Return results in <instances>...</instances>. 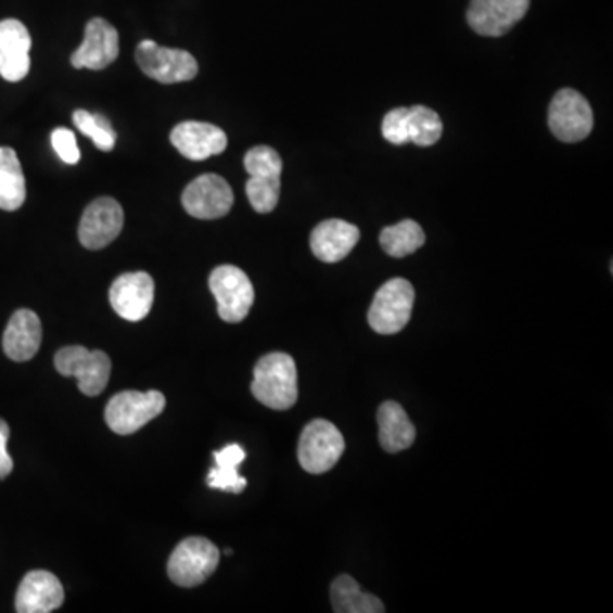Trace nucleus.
I'll return each mask as SVG.
<instances>
[{
	"label": "nucleus",
	"instance_id": "f257e3e1",
	"mask_svg": "<svg viewBox=\"0 0 613 613\" xmlns=\"http://www.w3.org/2000/svg\"><path fill=\"white\" fill-rule=\"evenodd\" d=\"M251 391L266 408L274 411L293 408L298 399L297 365L286 353H269L254 368Z\"/></svg>",
	"mask_w": 613,
	"mask_h": 613
},
{
	"label": "nucleus",
	"instance_id": "f03ea898",
	"mask_svg": "<svg viewBox=\"0 0 613 613\" xmlns=\"http://www.w3.org/2000/svg\"><path fill=\"white\" fill-rule=\"evenodd\" d=\"M220 562V550L208 538L188 537L178 544L167 562L170 582L194 588L210 578Z\"/></svg>",
	"mask_w": 613,
	"mask_h": 613
},
{
	"label": "nucleus",
	"instance_id": "7ed1b4c3",
	"mask_svg": "<svg viewBox=\"0 0 613 613\" xmlns=\"http://www.w3.org/2000/svg\"><path fill=\"white\" fill-rule=\"evenodd\" d=\"M166 408L163 392L125 391L119 392L106 406L107 426L118 435H131L155 420Z\"/></svg>",
	"mask_w": 613,
	"mask_h": 613
},
{
	"label": "nucleus",
	"instance_id": "20e7f679",
	"mask_svg": "<svg viewBox=\"0 0 613 613\" xmlns=\"http://www.w3.org/2000/svg\"><path fill=\"white\" fill-rule=\"evenodd\" d=\"M414 289L404 278L388 280L375 293L368 310V324L379 334H397L408 325L414 305Z\"/></svg>",
	"mask_w": 613,
	"mask_h": 613
},
{
	"label": "nucleus",
	"instance_id": "39448f33",
	"mask_svg": "<svg viewBox=\"0 0 613 613\" xmlns=\"http://www.w3.org/2000/svg\"><path fill=\"white\" fill-rule=\"evenodd\" d=\"M345 436L328 420L310 421L298 439V462L309 474H324L345 451Z\"/></svg>",
	"mask_w": 613,
	"mask_h": 613
},
{
	"label": "nucleus",
	"instance_id": "423d86ee",
	"mask_svg": "<svg viewBox=\"0 0 613 613\" xmlns=\"http://www.w3.org/2000/svg\"><path fill=\"white\" fill-rule=\"evenodd\" d=\"M208 285L222 321L230 324L244 321L254 304V286L250 277L238 266H217L212 271Z\"/></svg>",
	"mask_w": 613,
	"mask_h": 613
},
{
	"label": "nucleus",
	"instance_id": "0eeeda50",
	"mask_svg": "<svg viewBox=\"0 0 613 613\" xmlns=\"http://www.w3.org/2000/svg\"><path fill=\"white\" fill-rule=\"evenodd\" d=\"M140 71L161 84H179L199 76V62L187 50L158 47L155 41L143 40L135 53Z\"/></svg>",
	"mask_w": 613,
	"mask_h": 613
},
{
	"label": "nucleus",
	"instance_id": "6e6552de",
	"mask_svg": "<svg viewBox=\"0 0 613 613\" xmlns=\"http://www.w3.org/2000/svg\"><path fill=\"white\" fill-rule=\"evenodd\" d=\"M55 368L60 375L77 379L80 392L86 396H100L112 375V360L104 352H89L84 346H67L55 355Z\"/></svg>",
	"mask_w": 613,
	"mask_h": 613
},
{
	"label": "nucleus",
	"instance_id": "1a4fd4ad",
	"mask_svg": "<svg viewBox=\"0 0 613 613\" xmlns=\"http://www.w3.org/2000/svg\"><path fill=\"white\" fill-rule=\"evenodd\" d=\"M549 127L561 142L585 140L593 128V112L585 95L574 89L559 91L550 103Z\"/></svg>",
	"mask_w": 613,
	"mask_h": 613
},
{
	"label": "nucleus",
	"instance_id": "9d476101",
	"mask_svg": "<svg viewBox=\"0 0 613 613\" xmlns=\"http://www.w3.org/2000/svg\"><path fill=\"white\" fill-rule=\"evenodd\" d=\"M181 202L191 217L215 220L229 214L234 205V191L220 176L203 175L184 188Z\"/></svg>",
	"mask_w": 613,
	"mask_h": 613
},
{
	"label": "nucleus",
	"instance_id": "9b49d317",
	"mask_svg": "<svg viewBox=\"0 0 613 613\" xmlns=\"http://www.w3.org/2000/svg\"><path fill=\"white\" fill-rule=\"evenodd\" d=\"M125 214L112 196L89 203L79 224V241L86 250L100 251L122 234Z\"/></svg>",
	"mask_w": 613,
	"mask_h": 613
},
{
	"label": "nucleus",
	"instance_id": "f8f14e48",
	"mask_svg": "<svg viewBox=\"0 0 613 613\" xmlns=\"http://www.w3.org/2000/svg\"><path fill=\"white\" fill-rule=\"evenodd\" d=\"M155 298V283L145 271L125 273L113 281L110 302L122 319L139 322L151 312Z\"/></svg>",
	"mask_w": 613,
	"mask_h": 613
},
{
	"label": "nucleus",
	"instance_id": "ddd939ff",
	"mask_svg": "<svg viewBox=\"0 0 613 613\" xmlns=\"http://www.w3.org/2000/svg\"><path fill=\"white\" fill-rule=\"evenodd\" d=\"M118 55L119 36L115 26L103 17H94L86 26L82 44L72 53L71 64L76 68L103 71L110 67Z\"/></svg>",
	"mask_w": 613,
	"mask_h": 613
},
{
	"label": "nucleus",
	"instance_id": "4468645a",
	"mask_svg": "<svg viewBox=\"0 0 613 613\" xmlns=\"http://www.w3.org/2000/svg\"><path fill=\"white\" fill-rule=\"evenodd\" d=\"M531 0H471L468 21L477 35L502 36L525 17Z\"/></svg>",
	"mask_w": 613,
	"mask_h": 613
},
{
	"label": "nucleus",
	"instance_id": "2eb2a0df",
	"mask_svg": "<svg viewBox=\"0 0 613 613\" xmlns=\"http://www.w3.org/2000/svg\"><path fill=\"white\" fill-rule=\"evenodd\" d=\"M170 143L182 157L205 161L226 151L227 135L212 123L182 122L170 131Z\"/></svg>",
	"mask_w": 613,
	"mask_h": 613
},
{
	"label": "nucleus",
	"instance_id": "dca6fc26",
	"mask_svg": "<svg viewBox=\"0 0 613 613\" xmlns=\"http://www.w3.org/2000/svg\"><path fill=\"white\" fill-rule=\"evenodd\" d=\"M31 36L17 20L0 21V76L8 82H20L28 76Z\"/></svg>",
	"mask_w": 613,
	"mask_h": 613
},
{
	"label": "nucleus",
	"instance_id": "f3484780",
	"mask_svg": "<svg viewBox=\"0 0 613 613\" xmlns=\"http://www.w3.org/2000/svg\"><path fill=\"white\" fill-rule=\"evenodd\" d=\"M64 586L55 574L31 571L24 576L16 595L20 613H50L64 603Z\"/></svg>",
	"mask_w": 613,
	"mask_h": 613
},
{
	"label": "nucleus",
	"instance_id": "a211bd4d",
	"mask_svg": "<svg viewBox=\"0 0 613 613\" xmlns=\"http://www.w3.org/2000/svg\"><path fill=\"white\" fill-rule=\"evenodd\" d=\"M360 241V230L345 220H324L312 230L310 250L322 263H340Z\"/></svg>",
	"mask_w": 613,
	"mask_h": 613
},
{
	"label": "nucleus",
	"instance_id": "6ab92c4d",
	"mask_svg": "<svg viewBox=\"0 0 613 613\" xmlns=\"http://www.w3.org/2000/svg\"><path fill=\"white\" fill-rule=\"evenodd\" d=\"M43 329L40 317L33 310L20 309L12 314L4 331V353L12 361H29L41 346Z\"/></svg>",
	"mask_w": 613,
	"mask_h": 613
},
{
	"label": "nucleus",
	"instance_id": "aec40b11",
	"mask_svg": "<svg viewBox=\"0 0 613 613\" xmlns=\"http://www.w3.org/2000/svg\"><path fill=\"white\" fill-rule=\"evenodd\" d=\"M380 445L388 454L406 450L416 439L414 424L409 420L400 404L387 400L376 412Z\"/></svg>",
	"mask_w": 613,
	"mask_h": 613
},
{
	"label": "nucleus",
	"instance_id": "412c9836",
	"mask_svg": "<svg viewBox=\"0 0 613 613\" xmlns=\"http://www.w3.org/2000/svg\"><path fill=\"white\" fill-rule=\"evenodd\" d=\"M26 202V178L16 152L0 146V210L16 212Z\"/></svg>",
	"mask_w": 613,
	"mask_h": 613
},
{
	"label": "nucleus",
	"instance_id": "4be33fe9",
	"mask_svg": "<svg viewBox=\"0 0 613 613\" xmlns=\"http://www.w3.org/2000/svg\"><path fill=\"white\" fill-rule=\"evenodd\" d=\"M215 468L208 474V487L226 490L232 495H241L247 486V481L239 475V465L245 459V451L241 445H227L222 450L215 451Z\"/></svg>",
	"mask_w": 613,
	"mask_h": 613
},
{
	"label": "nucleus",
	"instance_id": "5701e85b",
	"mask_svg": "<svg viewBox=\"0 0 613 613\" xmlns=\"http://www.w3.org/2000/svg\"><path fill=\"white\" fill-rule=\"evenodd\" d=\"M331 603L336 613L385 612L384 603L373 595L365 593L348 574H341L331 585Z\"/></svg>",
	"mask_w": 613,
	"mask_h": 613
},
{
	"label": "nucleus",
	"instance_id": "b1692460",
	"mask_svg": "<svg viewBox=\"0 0 613 613\" xmlns=\"http://www.w3.org/2000/svg\"><path fill=\"white\" fill-rule=\"evenodd\" d=\"M426 241L423 229L414 220H403L397 226L387 227L380 234L382 250L392 257H406L416 253Z\"/></svg>",
	"mask_w": 613,
	"mask_h": 613
},
{
	"label": "nucleus",
	"instance_id": "393cba45",
	"mask_svg": "<svg viewBox=\"0 0 613 613\" xmlns=\"http://www.w3.org/2000/svg\"><path fill=\"white\" fill-rule=\"evenodd\" d=\"M409 142L420 146H432L442 139L444 123L433 110L412 106L408 110Z\"/></svg>",
	"mask_w": 613,
	"mask_h": 613
},
{
	"label": "nucleus",
	"instance_id": "a878e982",
	"mask_svg": "<svg viewBox=\"0 0 613 613\" xmlns=\"http://www.w3.org/2000/svg\"><path fill=\"white\" fill-rule=\"evenodd\" d=\"M74 125L79 128L80 133L88 135L94 145L103 152H112L116 145V131L107 116L101 113H89L77 110L72 115Z\"/></svg>",
	"mask_w": 613,
	"mask_h": 613
},
{
	"label": "nucleus",
	"instance_id": "bb28decb",
	"mask_svg": "<svg viewBox=\"0 0 613 613\" xmlns=\"http://www.w3.org/2000/svg\"><path fill=\"white\" fill-rule=\"evenodd\" d=\"M280 178H251L245 182V193L257 214H271L280 202Z\"/></svg>",
	"mask_w": 613,
	"mask_h": 613
},
{
	"label": "nucleus",
	"instance_id": "cd10ccee",
	"mask_svg": "<svg viewBox=\"0 0 613 613\" xmlns=\"http://www.w3.org/2000/svg\"><path fill=\"white\" fill-rule=\"evenodd\" d=\"M244 167L251 178H281L283 163L274 149L257 145L245 154Z\"/></svg>",
	"mask_w": 613,
	"mask_h": 613
},
{
	"label": "nucleus",
	"instance_id": "c85d7f7f",
	"mask_svg": "<svg viewBox=\"0 0 613 613\" xmlns=\"http://www.w3.org/2000/svg\"><path fill=\"white\" fill-rule=\"evenodd\" d=\"M382 135L394 145H404L409 142L408 107H396L385 115L382 123Z\"/></svg>",
	"mask_w": 613,
	"mask_h": 613
},
{
	"label": "nucleus",
	"instance_id": "c756f323",
	"mask_svg": "<svg viewBox=\"0 0 613 613\" xmlns=\"http://www.w3.org/2000/svg\"><path fill=\"white\" fill-rule=\"evenodd\" d=\"M52 145L65 164L74 166V164L79 163L80 151L74 131L68 130V128H55L52 133Z\"/></svg>",
	"mask_w": 613,
	"mask_h": 613
},
{
	"label": "nucleus",
	"instance_id": "7c9ffc66",
	"mask_svg": "<svg viewBox=\"0 0 613 613\" xmlns=\"http://www.w3.org/2000/svg\"><path fill=\"white\" fill-rule=\"evenodd\" d=\"M9 435H11L9 424L0 420V480H5L14 469V462L8 454Z\"/></svg>",
	"mask_w": 613,
	"mask_h": 613
}]
</instances>
